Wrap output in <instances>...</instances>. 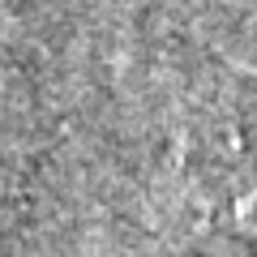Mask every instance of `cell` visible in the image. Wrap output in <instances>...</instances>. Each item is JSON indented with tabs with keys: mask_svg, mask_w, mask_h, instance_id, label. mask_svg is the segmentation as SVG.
<instances>
[{
	"mask_svg": "<svg viewBox=\"0 0 257 257\" xmlns=\"http://www.w3.org/2000/svg\"><path fill=\"white\" fill-rule=\"evenodd\" d=\"M184 223L257 257V107L210 103L184 120L172 159Z\"/></svg>",
	"mask_w": 257,
	"mask_h": 257,
	"instance_id": "6da1fadb",
	"label": "cell"
}]
</instances>
